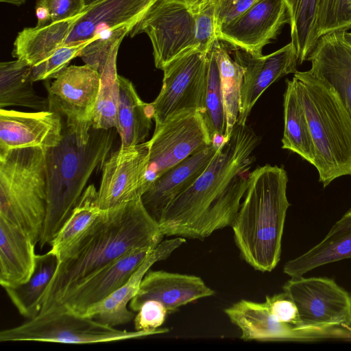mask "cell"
Here are the masks:
<instances>
[{"instance_id":"cell-1","label":"cell","mask_w":351,"mask_h":351,"mask_svg":"<svg viewBox=\"0 0 351 351\" xmlns=\"http://www.w3.org/2000/svg\"><path fill=\"white\" fill-rule=\"evenodd\" d=\"M260 141L250 126L237 123L204 171L163 211L158 221L162 234L204 239L231 226L247 190L243 173Z\"/></svg>"},{"instance_id":"cell-2","label":"cell","mask_w":351,"mask_h":351,"mask_svg":"<svg viewBox=\"0 0 351 351\" xmlns=\"http://www.w3.org/2000/svg\"><path fill=\"white\" fill-rule=\"evenodd\" d=\"M163 237L141 197L102 210L58 258L56 271L40 300V313L51 309L69 290L106 265L135 249L156 247Z\"/></svg>"},{"instance_id":"cell-3","label":"cell","mask_w":351,"mask_h":351,"mask_svg":"<svg viewBox=\"0 0 351 351\" xmlns=\"http://www.w3.org/2000/svg\"><path fill=\"white\" fill-rule=\"evenodd\" d=\"M288 176L282 167H258L247 177L244 200L232 224L241 257L254 269L271 271L278 264L287 211Z\"/></svg>"},{"instance_id":"cell-4","label":"cell","mask_w":351,"mask_h":351,"mask_svg":"<svg viewBox=\"0 0 351 351\" xmlns=\"http://www.w3.org/2000/svg\"><path fill=\"white\" fill-rule=\"evenodd\" d=\"M114 129L91 128L88 134L83 135L67 126L64 121L61 142L45 150L47 206L38 243L41 249L51 244L79 201L90 176L110 154Z\"/></svg>"},{"instance_id":"cell-5","label":"cell","mask_w":351,"mask_h":351,"mask_svg":"<svg viewBox=\"0 0 351 351\" xmlns=\"http://www.w3.org/2000/svg\"><path fill=\"white\" fill-rule=\"evenodd\" d=\"M293 80L307 118L315 149L313 165L324 188L351 176V113L338 92L308 71Z\"/></svg>"},{"instance_id":"cell-6","label":"cell","mask_w":351,"mask_h":351,"mask_svg":"<svg viewBox=\"0 0 351 351\" xmlns=\"http://www.w3.org/2000/svg\"><path fill=\"white\" fill-rule=\"evenodd\" d=\"M47 206L45 151L19 148L0 155V217L23 231L36 245Z\"/></svg>"},{"instance_id":"cell-7","label":"cell","mask_w":351,"mask_h":351,"mask_svg":"<svg viewBox=\"0 0 351 351\" xmlns=\"http://www.w3.org/2000/svg\"><path fill=\"white\" fill-rule=\"evenodd\" d=\"M169 328L152 332L114 328L95 319L65 310L39 313L24 323L0 332V341H40L86 344L134 339L163 334Z\"/></svg>"},{"instance_id":"cell-8","label":"cell","mask_w":351,"mask_h":351,"mask_svg":"<svg viewBox=\"0 0 351 351\" xmlns=\"http://www.w3.org/2000/svg\"><path fill=\"white\" fill-rule=\"evenodd\" d=\"M282 289L295 304L304 328L331 338L351 337V295L334 280L291 277Z\"/></svg>"},{"instance_id":"cell-9","label":"cell","mask_w":351,"mask_h":351,"mask_svg":"<svg viewBox=\"0 0 351 351\" xmlns=\"http://www.w3.org/2000/svg\"><path fill=\"white\" fill-rule=\"evenodd\" d=\"M146 34L155 66L162 70L173 60L196 50L195 14L184 0H157L130 32Z\"/></svg>"},{"instance_id":"cell-10","label":"cell","mask_w":351,"mask_h":351,"mask_svg":"<svg viewBox=\"0 0 351 351\" xmlns=\"http://www.w3.org/2000/svg\"><path fill=\"white\" fill-rule=\"evenodd\" d=\"M162 71L160 91L150 104L155 128L182 112L203 114L208 83V53L191 51L171 61Z\"/></svg>"},{"instance_id":"cell-11","label":"cell","mask_w":351,"mask_h":351,"mask_svg":"<svg viewBox=\"0 0 351 351\" xmlns=\"http://www.w3.org/2000/svg\"><path fill=\"white\" fill-rule=\"evenodd\" d=\"M147 141L149 160L145 191L155 179L168 169L214 143L202 114L197 111L182 112L169 118L155 128L152 137Z\"/></svg>"},{"instance_id":"cell-12","label":"cell","mask_w":351,"mask_h":351,"mask_svg":"<svg viewBox=\"0 0 351 351\" xmlns=\"http://www.w3.org/2000/svg\"><path fill=\"white\" fill-rule=\"evenodd\" d=\"M100 86V73L95 67L68 66L47 87L48 110L59 113L67 126L88 134Z\"/></svg>"},{"instance_id":"cell-13","label":"cell","mask_w":351,"mask_h":351,"mask_svg":"<svg viewBox=\"0 0 351 351\" xmlns=\"http://www.w3.org/2000/svg\"><path fill=\"white\" fill-rule=\"evenodd\" d=\"M149 160L148 141L120 146L110 153L101 166L97 190L99 208L106 210L141 197L145 191Z\"/></svg>"},{"instance_id":"cell-14","label":"cell","mask_w":351,"mask_h":351,"mask_svg":"<svg viewBox=\"0 0 351 351\" xmlns=\"http://www.w3.org/2000/svg\"><path fill=\"white\" fill-rule=\"evenodd\" d=\"M284 0H256L246 11L222 25L217 38L254 56L262 55L263 47L289 23Z\"/></svg>"},{"instance_id":"cell-15","label":"cell","mask_w":351,"mask_h":351,"mask_svg":"<svg viewBox=\"0 0 351 351\" xmlns=\"http://www.w3.org/2000/svg\"><path fill=\"white\" fill-rule=\"evenodd\" d=\"M154 248H138L127 253L71 288L48 311L65 310L85 315L123 285Z\"/></svg>"},{"instance_id":"cell-16","label":"cell","mask_w":351,"mask_h":351,"mask_svg":"<svg viewBox=\"0 0 351 351\" xmlns=\"http://www.w3.org/2000/svg\"><path fill=\"white\" fill-rule=\"evenodd\" d=\"M234 60L244 69L237 123L244 125L265 90L280 77L298 71V58L291 42L266 56L234 49Z\"/></svg>"},{"instance_id":"cell-17","label":"cell","mask_w":351,"mask_h":351,"mask_svg":"<svg viewBox=\"0 0 351 351\" xmlns=\"http://www.w3.org/2000/svg\"><path fill=\"white\" fill-rule=\"evenodd\" d=\"M64 119L58 112L0 110V155L19 148L56 147L63 138Z\"/></svg>"},{"instance_id":"cell-18","label":"cell","mask_w":351,"mask_h":351,"mask_svg":"<svg viewBox=\"0 0 351 351\" xmlns=\"http://www.w3.org/2000/svg\"><path fill=\"white\" fill-rule=\"evenodd\" d=\"M230 322L241 332L244 341H279L327 339L324 333L309 331L278 321L266 302L241 300L224 309Z\"/></svg>"},{"instance_id":"cell-19","label":"cell","mask_w":351,"mask_h":351,"mask_svg":"<svg viewBox=\"0 0 351 351\" xmlns=\"http://www.w3.org/2000/svg\"><path fill=\"white\" fill-rule=\"evenodd\" d=\"M215 293L199 276L149 270L138 293L129 303V307L133 311H138L144 302L154 300L162 303L170 314L183 305Z\"/></svg>"},{"instance_id":"cell-20","label":"cell","mask_w":351,"mask_h":351,"mask_svg":"<svg viewBox=\"0 0 351 351\" xmlns=\"http://www.w3.org/2000/svg\"><path fill=\"white\" fill-rule=\"evenodd\" d=\"M221 143L214 142L185 158L155 179L142 195V202L158 222L169 204L187 190L204 171Z\"/></svg>"},{"instance_id":"cell-21","label":"cell","mask_w":351,"mask_h":351,"mask_svg":"<svg viewBox=\"0 0 351 351\" xmlns=\"http://www.w3.org/2000/svg\"><path fill=\"white\" fill-rule=\"evenodd\" d=\"M156 1L102 0L86 8L73 26L64 45L87 43L106 29L125 26L133 29Z\"/></svg>"},{"instance_id":"cell-22","label":"cell","mask_w":351,"mask_h":351,"mask_svg":"<svg viewBox=\"0 0 351 351\" xmlns=\"http://www.w3.org/2000/svg\"><path fill=\"white\" fill-rule=\"evenodd\" d=\"M307 60L308 71L329 83L351 113V36L348 30L321 36Z\"/></svg>"},{"instance_id":"cell-23","label":"cell","mask_w":351,"mask_h":351,"mask_svg":"<svg viewBox=\"0 0 351 351\" xmlns=\"http://www.w3.org/2000/svg\"><path fill=\"white\" fill-rule=\"evenodd\" d=\"M185 238L176 237L161 241L147 256L127 282L105 300L90 308L84 316L114 327L128 324L135 317L127 305L138 293L141 282L151 267L158 261L167 258L185 243Z\"/></svg>"},{"instance_id":"cell-24","label":"cell","mask_w":351,"mask_h":351,"mask_svg":"<svg viewBox=\"0 0 351 351\" xmlns=\"http://www.w3.org/2000/svg\"><path fill=\"white\" fill-rule=\"evenodd\" d=\"M35 245L19 228L0 217V284L3 289L30 278L36 265Z\"/></svg>"},{"instance_id":"cell-25","label":"cell","mask_w":351,"mask_h":351,"mask_svg":"<svg viewBox=\"0 0 351 351\" xmlns=\"http://www.w3.org/2000/svg\"><path fill=\"white\" fill-rule=\"evenodd\" d=\"M347 258H351V208L319 243L287 261L283 272L290 277L302 276L317 267Z\"/></svg>"},{"instance_id":"cell-26","label":"cell","mask_w":351,"mask_h":351,"mask_svg":"<svg viewBox=\"0 0 351 351\" xmlns=\"http://www.w3.org/2000/svg\"><path fill=\"white\" fill-rule=\"evenodd\" d=\"M119 97L116 130L121 146L136 145L145 142L152 126L150 104L144 102L128 79L119 75Z\"/></svg>"},{"instance_id":"cell-27","label":"cell","mask_w":351,"mask_h":351,"mask_svg":"<svg viewBox=\"0 0 351 351\" xmlns=\"http://www.w3.org/2000/svg\"><path fill=\"white\" fill-rule=\"evenodd\" d=\"M82 13L42 27L24 28L14 40L12 56L25 60L32 67L45 61L64 45L73 26Z\"/></svg>"},{"instance_id":"cell-28","label":"cell","mask_w":351,"mask_h":351,"mask_svg":"<svg viewBox=\"0 0 351 351\" xmlns=\"http://www.w3.org/2000/svg\"><path fill=\"white\" fill-rule=\"evenodd\" d=\"M32 66L25 60L1 62L0 64V108L21 106L36 111L48 110L47 98L35 90Z\"/></svg>"},{"instance_id":"cell-29","label":"cell","mask_w":351,"mask_h":351,"mask_svg":"<svg viewBox=\"0 0 351 351\" xmlns=\"http://www.w3.org/2000/svg\"><path fill=\"white\" fill-rule=\"evenodd\" d=\"M58 261V256L51 250L36 254L35 268L30 278L19 286L4 289L20 315L27 319L40 313V300L56 271Z\"/></svg>"},{"instance_id":"cell-30","label":"cell","mask_w":351,"mask_h":351,"mask_svg":"<svg viewBox=\"0 0 351 351\" xmlns=\"http://www.w3.org/2000/svg\"><path fill=\"white\" fill-rule=\"evenodd\" d=\"M286 84L282 148L297 154L313 165L315 149L305 111L293 79L287 80Z\"/></svg>"},{"instance_id":"cell-31","label":"cell","mask_w":351,"mask_h":351,"mask_svg":"<svg viewBox=\"0 0 351 351\" xmlns=\"http://www.w3.org/2000/svg\"><path fill=\"white\" fill-rule=\"evenodd\" d=\"M123 40L117 42L108 58L98 69L100 86L92 118V128L99 130L116 128L119 97L117 58Z\"/></svg>"},{"instance_id":"cell-32","label":"cell","mask_w":351,"mask_h":351,"mask_svg":"<svg viewBox=\"0 0 351 351\" xmlns=\"http://www.w3.org/2000/svg\"><path fill=\"white\" fill-rule=\"evenodd\" d=\"M98 191L94 184L84 191L71 215L58 231L50 245L58 258L91 226L101 214Z\"/></svg>"},{"instance_id":"cell-33","label":"cell","mask_w":351,"mask_h":351,"mask_svg":"<svg viewBox=\"0 0 351 351\" xmlns=\"http://www.w3.org/2000/svg\"><path fill=\"white\" fill-rule=\"evenodd\" d=\"M289 15L291 42L295 47L298 64H302L315 47L319 0H284Z\"/></svg>"},{"instance_id":"cell-34","label":"cell","mask_w":351,"mask_h":351,"mask_svg":"<svg viewBox=\"0 0 351 351\" xmlns=\"http://www.w3.org/2000/svg\"><path fill=\"white\" fill-rule=\"evenodd\" d=\"M219 70L221 89L226 118V132L223 141L229 138L237 123L241 101V89L244 69L232 59L219 40L214 44Z\"/></svg>"},{"instance_id":"cell-35","label":"cell","mask_w":351,"mask_h":351,"mask_svg":"<svg viewBox=\"0 0 351 351\" xmlns=\"http://www.w3.org/2000/svg\"><path fill=\"white\" fill-rule=\"evenodd\" d=\"M208 58V73L207 90L205 100V110L202 114L211 140L223 137L226 132V118L223 97L221 89L219 70L214 45Z\"/></svg>"},{"instance_id":"cell-36","label":"cell","mask_w":351,"mask_h":351,"mask_svg":"<svg viewBox=\"0 0 351 351\" xmlns=\"http://www.w3.org/2000/svg\"><path fill=\"white\" fill-rule=\"evenodd\" d=\"M351 28V0H319L317 34H324Z\"/></svg>"},{"instance_id":"cell-37","label":"cell","mask_w":351,"mask_h":351,"mask_svg":"<svg viewBox=\"0 0 351 351\" xmlns=\"http://www.w3.org/2000/svg\"><path fill=\"white\" fill-rule=\"evenodd\" d=\"M132 29V27L125 26L101 32L82 49L79 57L85 64L98 70L108 58L114 45L123 40Z\"/></svg>"},{"instance_id":"cell-38","label":"cell","mask_w":351,"mask_h":351,"mask_svg":"<svg viewBox=\"0 0 351 351\" xmlns=\"http://www.w3.org/2000/svg\"><path fill=\"white\" fill-rule=\"evenodd\" d=\"M195 43L196 50L203 53L210 52L219 40L215 16V1L208 0L195 8Z\"/></svg>"},{"instance_id":"cell-39","label":"cell","mask_w":351,"mask_h":351,"mask_svg":"<svg viewBox=\"0 0 351 351\" xmlns=\"http://www.w3.org/2000/svg\"><path fill=\"white\" fill-rule=\"evenodd\" d=\"M90 41L76 45H64L59 48L49 58L32 67L33 81L54 79L69 66L73 58L79 57L82 49Z\"/></svg>"},{"instance_id":"cell-40","label":"cell","mask_w":351,"mask_h":351,"mask_svg":"<svg viewBox=\"0 0 351 351\" xmlns=\"http://www.w3.org/2000/svg\"><path fill=\"white\" fill-rule=\"evenodd\" d=\"M167 314L162 303L154 300H147L134 318V328L138 331H155L163 324Z\"/></svg>"},{"instance_id":"cell-41","label":"cell","mask_w":351,"mask_h":351,"mask_svg":"<svg viewBox=\"0 0 351 351\" xmlns=\"http://www.w3.org/2000/svg\"><path fill=\"white\" fill-rule=\"evenodd\" d=\"M265 302L271 313L278 321L306 330L301 325L298 308L295 304L285 292L283 291L282 293L271 296L266 295ZM330 338L331 337H330Z\"/></svg>"},{"instance_id":"cell-42","label":"cell","mask_w":351,"mask_h":351,"mask_svg":"<svg viewBox=\"0 0 351 351\" xmlns=\"http://www.w3.org/2000/svg\"><path fill=\"white\" fill-rule=\"evenodd\" d=\"M36 3L48 8L51 23L73 18L85 10L84 0H36Z\"/></svg>"},{"instance_id":"cell-43","label":"cell","mask_w":351,"mask_h":351,"mask_svg":"<svg viewBox=\"0 0 351 351\" xmlns=\"http://www.w3.org/2000/svg\"><path fill=\"white\" fill-rule=\"evenodd\" d=\"M256 0H214L217 30L246 11Z\"/></svg>"},{"instance_id":"cell-44","label":"cell","mask_w":351,"mask_h":351,"mask_svg":"<svg viewBox=\"0 0 351 351\" xmlns=\"http://www.w3.org/2000/svg\"><path fill=\"white\" fill-rule=\"evenodd\" d=\"M35 11L37 18L36 27H42L51 23V14L46 6L36 3Z\"/></svg>"},{"instance_id":"cell-45","label":"cell","mask_w":351,"mask_h":351,"mask_svg":"<svg viewBox=\"0 0 351 351\" xmlns=\"http://www.w3.org/2000/svg\"><path fill=\"white\" fill-rule=\"evenodd\" d=\"M188 4L191 5L193 8H195L199 4L207 1L208 0H184Z\"/></svg>"},{"instance_id":"cell-46","label":"cell","mask_w":351,"mask_h":351,"mask_svg":"<svg viewBox=\"0 0 351 351\" xmlns=\"http://www.w3.org/2000/svg\"><path fill=\"white\" fill-rule=\"evenodd\" d=\"M1 2L11 3L15 5H21L23 4L26 0H0Z\"/></svg>"},{"instance_id":"cell-47","label":"cell","mask_w":351,"mask_h":351,"mask_svg":"<svg viewBox=\"0 0 351 351\" xmlns=\"http://www.w3.org/2000/svg\"><path fill=\"white\" fill-rule=\"evenodd\" d=\"M102 0H84L85 8L90 7Z\"/></svg>"},{"instance_id":"cell-48","label":"cell","mask_w":351,"mask_h":351,"mask_svg":"<svg viewBox=\"0 0 351 351\" xmlns=\"http://www.w3.org/2000/svg\"><path fill=\"white\" fill-rule=\"evenodd\" d=\"M347 329L351 332V326L348 327Z\"/></svg>"},{"instance_id":"cell-49","label":"cell","mask_w":351,"mask_h":351,"mask_svg":"<svg viewBox=\"0 0 351 351\" xmlns=\"http://www.w3.org/2000/svg\"><path fill=\"white\" fill-rule=\"evenodd\" d=\"M349 34L351 36V32H349Z\"/></svg>"}]
</instances>
